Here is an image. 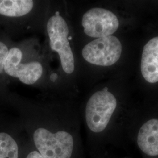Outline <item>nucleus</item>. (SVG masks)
Wrapping results in <instances>:
<instances>
[{
    "instance_id": "1",
    "label": "nucleus",
    "mask_w": 158,
    "mask_h": 158,
    "mask_svg": "<svg viewBox=\"0 0 158 158\" xmlns=\"http://www.w3.org/2000/svg\"><path fill=\"white\" fill-rule=\"evenodd\" d=\"M15 105L27 137L45 158H82L77 100L51 92L17 97Z\"/></svg>"
},
{
    "instance_id": "2",
    "label": "nucleus",
    "mask_w": 158,
    "mask_h": 158,
    "mask_svg": "<svg viewBox=\"0 0 158 158\" xmlns=\"http://www.w3.org/2000/svg\"><path fill=\"white\" fill-rule=\"evenodd\" d=\"M44 35L43 51L51 72V93L77 100L79 66L65 0H51Z\"/></svg>"
},
{
    "instance_id": "3",
    "label": "nucleus",
    "mask_w": 158,
    "mask_h": 158,
    "mask_svg": "<svg viewBox=\"0 0 158 158\" xmlns=\"http://www.w3.org/2000/svg\"><path fill=\"white\" fill-rule=\"evenodd\" d=\"M4 72L23 85L51 92V72L43 51V44L36 36L26 38L10 48L4 63Z\"/></svg>"
},
{
    "instance_id": "4",
    "label": "nucleus",
    "mask_w": 158,
    "mask_h": 158,
    "mask_svg": "<svg viewBox=\"0 0 158 158\" xmlns=\"http://www.w3.org/2000/svg\"><path fill=\"white\" fill-rule=\"evenodd\" d=\"M65 4L73 32L74 44L81 42L85 37L93 40L113 35L118 29V17L109 10L93 6L81 10L74 0H65Z\"/></svg>"
},
{
    "instance_id": "5",
    "label": "nucleus",
    "mask_w": 158,
    "mask_h": 158,
    "mask_svg": "<svg viewBox=\"0 0 158 158\" xmlns=\"http://www.w3.org/2000/svg\"><path fill=\"white\" fill-rule=\"evenodd\" d=\"M51 0H0V16L17 23L25 35H44Z\"/></svg>"
},
{
    "instance_id": "6",
    "label": "nucleus",
    "mask_w": 158,
    "mask_h": 158,
    "mask_svg": "<svg viewBox=\"0 0 158 158\" xmlns=\"http://www.w3.org/2000/svg\"><path fill=\"white\" fill-rule=\"evenodd\" d=\"M117 106L116 97L107 86L87 97L79 111L91 138H102L107 133Z\"/></svg>"
},
{
    "instance_id": "7",
    "label": "nucleus",
    "mask_w": 158,
    "mask_h": 158,
    "mask_svg": "<svg viewBox=\"0 0 158 158\" xmlns=\"http://www.w3.org/2000/svg\"><path fill=\"white\" fill-rule=\"evenodd\" d=\"M75 52L79 75V70L85 65L107 68L115 64L121 56L122 45L117 37L110 35L76 45Z\"/></svg>"
},
{
    "instance_id": "8",
    "label": "nucleus",
    "mask_w": 158,
    "mask_h": 158,
    "mask_svg": "<svg viewBox=\"0 0 158 158\" xmlns=\"http://www.w3.org/2000/svg\"><path fill=\"white\" fill-rule=\"evenodd\" d=\"M136 143L142 152L150 157L158 156V118L147 121L138 131Z\"/></svg>"
},
{
    "instance_id": "9",
    "label": "nucleus",
    "mask_w": 158,
    "mask_h": 158,
    "mask_svg": "<svg viewBox=\"0 0 158 158\" xmlns=\"http://www.w3.org/2000/svg\"><path fill=\"white\" fill-rule=\"evenodd\" d=\"M141 70L147 81L150 83L158 82V36L150 40L144 46Z\"/></svg>"
},
{
    "instance_id": "10",
    "label": "nucleus",
    "mask_w": 158,
    "mask_h": 158,
    "mask_svg": "<svg viewBox=\"0 0 158 158\" xmlns=\"http://www.w3.org/2000/svg\"><path fill=\"white\" fill-rule=\"evenodd\" d=\"M27 138L23 126L15 134L0 131V158H20Z\"/></svg>"
},
{
    "instance_id": "11",
    "label": "nucleus",
    "mask_w": 158,
    "mask_h": 158,
    "mask_svg": "<svg viewBox=\"0 0 158 158\" xmlns=\"http://www.w3.org/2000/svg\"><path fill=\"white\" fill-rule=\"evenodd\" d=\"M20 158H45L29 141L28 138L24 142Z\"/></svg>"
},
{
    "instance_id": "12",
    "label": "nucleus",
    "mask_w": 158,
    "mask_h": 158,
    "mask_svg": "<svg viewBox=\"0 0 158 158\" xmlns=\"http://www.w3.org/2000/svg\"><path fill=\"white\" fill-rule=\"evenodd\" d=\"M10 48L5 42L0 40V75L5 73L4 63Z\"/></svg>"
}]
</instances>
